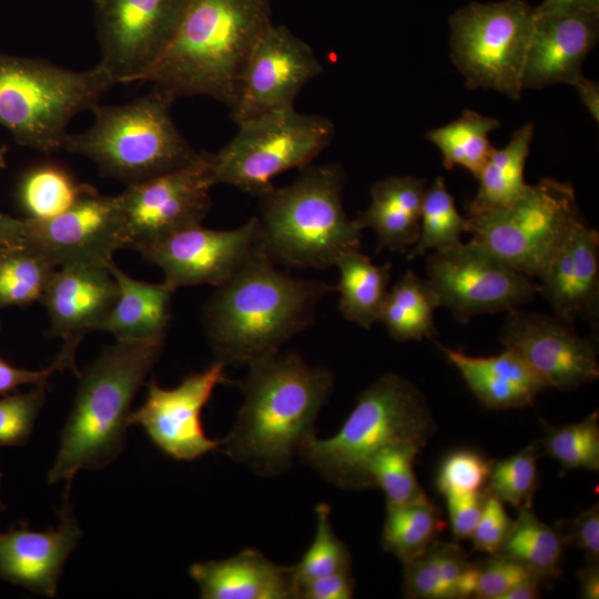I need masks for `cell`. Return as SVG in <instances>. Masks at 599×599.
<instances>
[{"label": "cell", "instance_id": "cell-37", "mask_svg": "<svg viewBox=\"0 0 599 599\" xmlns=\"http://www.w3.org/2000/svg\"><path fill=\"white\" fill-rule=\"evenodd\" d=\"M420 447L409 444L388 446L367 466L372 488L384 493L387 506H403L429 500L414 473L413 463Z\"/></svg>", "mask_w": 599, "mask_h": 599}, {"label": "cell", "instance_id": "cell-24", "mask_svg": "<svg viewBox=\"0 0 599 599\" xmlns=\"http://www.w3.org/2000/svg\"><path fill=\"white\" fill-rule=\"evenodd\" d=\"M203 599H296L293 566H280L257 549L193 564L190 569Z\"/></svg>", "mask_w": 599, "mask_h": 599}, {"label": "cell", "instance_id": "cell-32", "mask_svg": "<svg viewBox=\"0 0 599 599\" xmlns=\"http://www.w3.org/2000/svg\"><path fill=\"white\" fill-rule=\"evenodd\" d=\"M499 126L500 122L495 118L464 110L456 120L428 131L426 139L437 146L447 170L460 166L477 179L496 149L489 133Z\"/></svg>", "mask_w": 599, "mask_h": 599}, {"label": "cell", "instance_id": "cell-13", "mask_svg": "<svg viewBox=\"0 0 599 599\" xmlns=\"http://www.w3.org/2000/svg\"><path fill=\"white\" fill-rule=\"evenodd\" d=\"M190 0H95L100 64L115 84L142 80L172 42Z\"/></svg>", "mask_w": 599, "mask_h": 599}, {"label": "cell", "instance_id": "cell-31", "mask_svg": "<svg viewBox=\"0 0 599 599\" xmlns=\"http://www.w3.org/2000/svg\"><path fill=\"white\" fill-rule=\"evenodd\" d=\"M518 510L497 555L524 566L542 580L559 577L565 547L561 530L541 521L531 507Z\"/></svg>", "mask_w": 599, "mask_h": 599}, {"label": "cell", "instance_id": "cell-17", "mask_svg": "<svg viewBox=\"0 0 599 599\" xmlns=\"http://www.w3.org/2000/svg\"><path fill=\"white\" fill-rule=\"evenodd\" d=\"M257 219L219 231L194 225L167 235L140 253L158 265L164 282L175 292L191 285L219 286L227 281L256 247Z\"/></svg>", "mask_w": 599, "mask_h": 599}, {"label": "cell", "instance_id": "cell-10", "mask_svg": "<svg viewBox=\"0 0 599 599\" xmlns=\"http://www.w3.org/2000/svg\"><path fill=\"white\" fill-rule=\"evenodd\" d=\"M471 241L538 278L585 219L571 184L545 177L512 203L466 215Z\"/></svg>", "mask_w": 599, "mask_h": 599}, {"label": "cell", "instance_id": "cell-41", "mask_svg": "<svg viewBox=\"0 0 599 599\" xmlns=\"http://www.w3.org/2000/svg\"><path fill=\"white\" fill-rule=\"evenodd\" d=\"M45 396L47 384H42L27 393L0 397V446H20L29 440Z\"/></svg>", "mask_w": 599, "mask_h": 599}, {"label": "cell", "instance_id": "cell-42", "mask_svg": "<svg viewBox=\"0 0 599 599\" xmlns=\"http://www.w3.org/2000/svg\"><path fill=\"white\" fill-rule=\"evenodd\" d=\"M493 461L471 449H459L441 461L436 485L444 495L477 493L484 490Z\"/></svg>", "mask_w": 599, "mask_h": 599}, {"label": "cell", "instance_id": "cell-48", "mask_svg": "<svg viewBox=\"0 0 599 599\" xmlns=\"http://www.w3.org/2000/svg\"><path fill=\"white\" fill-rule=\"evenodd\" d=\"M355 581L352 570L303 582L297 588L301 599H351L354 597Z\"/></svg>", "mask_w": 599, "mask_h": 599}, {"label": "cell", "instance_id": "cell-23", "mask_svg": "<svg viewBox=\"0 0 599 599\" xmlns=\"http://www.w3.org/2000/svg\"><path fill=\"white\" fill-rule=\"evenodd\" d=\"M541 294L559 318L597 319L599 303V233L586 221L537 278Z\"/></svg>", "mask_w": 599, "mask_h": 599}, {"label": "cell", "instance_id": "cell-18", "mask_svg": "<svg viewBox=\"0 0 599 599\" xmlns=\"http://www.w3.org/2000/svg\"><path fill=\"white\" fill-rule=\"evenodd\" d=\"M556 315L520 308L507 313L499 339L515 349L547 387L571 390L599 377L597 349Z\"/></svg>", "mask_w": 599, "mask_h": 599}, {"label": "cell", "instance_id": "cell-35", "mask_svg": "<svg viewBox=\"0 0 599 599\" xmlns=\"http://www.w3.org/2000/svg\"><path fill=\"white\" fill-rule=\"evenodd\" d=\"M57 267L44 254L28 245L1 251L0 308L40 301Z\"/></svg>", "mask_w": 599, "mask_h": 599}, {"label": "cell", "instance_id": "cell-40", "mask_svg": "<svg viewBox=\"0 0 599 599\" xmlns=\"http://www.w3.org/2000/svg\"><path fill=\"white\" fill-rule=\"evenodd\" d=\"M315 512V537L301 560L293 565L297 588L315 578L352 570L349 550L333 531L329 506L325 502L318 504Z\"/></svg>", "mask_w": 599, "mask_h": 599}, {"label": "cell", "instance_id": "cell-3", "mask_svg": "<svg viewBox=\"0 0 599 599\" xmlns=\"http://www.w3.org/2000/svg\"><path fill=\"white\" fill-rule=\"evenodd\" d=\"M272 23L270 0H190L172 42L141 82L173 100L205 95L231 110L247 57Z\"/></svg>", "mask_w": 599, "mask_h": 599}, {"label": "cell", "instance_id": "cell-53", "mask_svg": "<svg viewBox=\"0 0 599 599\" xmlns=\"http://www.w3.org/2000/svg\"><path fill=\"white\" fill-rule=\"evenodd\" d=\"M580 595L585 599L599 598V562L587 561L577 572Z\"/></svg>", "mask_w": 599, "mask_h": 599}, {"label": "cell", "instance_id": "cell-11", "mask_svg": "<svg viewBox=\"0 0 599 599\" xmlns=\"http://www.w3.org/2000/svg\"><path fill=\"white\" fill-rule=\"evenodd\" d=\"M526 0L469 2L449 18L451 61L468 89H490L518 101L535 29Z\"/></svg>", "mask_w": 599, "mask_h": 599}, {"label": "cell", "instance_id": "cell-51", "mask_svg": "<svg viewBox=\"0 0 599 599\" xmlns=\"http://www.w3.org/2000/svg\"><path fill=\"white\" fill-rule=\"evenodd\" d=\"M27 245L26 219H14L0 212V252Z\"/></svg>", "mask_w": 599, "mask_h": 599}, {"label": "cell", "instance_id": "cell-55", "mask_svg": "<svg viewBox=\"0 0 599 599\" xmlns=\"http://www.w3.org/2000/svg\"><path fill=\"white\" fill-rule=\"evenodd\" d=\"M4 149H0V170L6 166V160H4Z\"/></svg>", "mask_w": 599, "mask_h": 599}, {"label": "cell", "instance_id": "cell-16", "mask_svg": "<svg viewBox=\"0 0 599 599\" xmlns=\"http://www.w3.org/2000/svg\"><path fill=\"white\" fill-rule=\"evenodd\" d=\"M224 367L225 364L216 361L173 388H163L151 380L145 400L131 412L129 425H140L152 443L175 460L191 461L217 449L221 439L206 436L201 415L214 388L227 382Z\"/></svg>", "mask_w": 599, "mask_h": 599}, {"label": "cell", "instance_id": "cell-36", "mask_svg": "<svg viewBox=\"0 0 599 599\" xmlns=\"http://www.w3.org/2000/svg\"><path fill=\"white\" fill-rule=\"evenodd\" d=\"M465 232L466 217L458 212L445 180L437 176L425 191L418 240L408 252L407 260L457 244Z\"/></svg>", "mask_w": 599, "mask_h": 599}, {"label": "cell", "instance_id": "cell-8", "mask_svg": "<svg viewBox=\"0 0 599 599\" xmlns=\"http://www.w3.org/2000/svg\"><path fill=\"white\" fill-rule=\"evenodd\" d=\"M115 84L100 65L74 71L45 59L0 52V125L22 146L63 150L68 125Z\"/></svg>", "mask_w": 599, "mask_h": 599}, {"label": "cell", "instance_id": "cell-27", "mask_svg": "<svg viewBox=\"0 0 599 599\" xmlns=\"http://www.w3.org/2000/svg\"><path fill=\"white\" fill-rule=\"evenodd\" d=\"M106 265L119 293L99 331L111 333L116 341L165 339L174 291L164 281L153 284L131 277L113 260Z\"/></svg>", "mask_w": 599, "mask_h": 599}, {"label": "cell", "instance_id": "cell-19", "mask_svg": "<svg viewBox=\"0 0 599 599\" xmlns=\"http://www.w3.org/2000/svg\"><path fill=\"white\" fill-rule=\"evenodd\" d=\"M27 245L57 266L77 262L106 264L124 247L118 195H102L95 187L63 213L47 220L26 219Z\"/></svg>", "mask_w": 599, "mask_h": 599}, {"label": "cell", "instance_id": "cell-4", "mask_svg": "<svg viewBox=\"0 0 599 599\" xmlns=\"http://www.w3.org/2000/svg\"><path fill=\"white\" fill-rule=\"evenodd\" d=\"M164 339L116 341L78 376L71 412L48 474L65 490L82 469H100L123 450L131 405L158 362Z\"/></svg>", "mask_w": 599, "mask_h": 599}, {"label": "cell", "instance_id": "cell-34", "mask_svg": "<svg viewBox=\"0 0 599 599\" xmlns=\"http://www.w3.org/2000/svg\"><path fill=\"white\" fill-rule=\"evenodd\" d=\"M93 186L80 183L63 166L47 162L31 169L22 179L19 201L28 219L47 220L71 207Z\"/></svg>", "mask_w": 599, "mask_h": 599}, {"label": "cell", "instance_id": "cell-25", "mask_svg": "<svg viewBox=\"0 0 599 599\" xmlns=\"http://www.w3.org/2000/svg\"><path fill=\"white\" fill-rule=\"evenodd\" d=\"M438 347L456 367L469 390L489 409L531 405L546 383L512 348L494 356L476 357L443 344Z\"/></svg>", "mask_w": 599, "mask_h": 599}, {"label": "cell", "instance_id": "cell-52", "mask_svg": "<svg viewBox=\"0 0 599 599\" xmlns=\"http://www.w3.org/2000/svg\"><path fill=\"white\" fill-rule=\"evenodd\" d=\"M570 85H572L582 102L587 108L592 119L599 122V85L598 82L590 80L582 74L578 77Z\"/></svg>", "mask_w": 599, "mask_h": 599}, {"label": "cell", "instance_id": "cell-38", "mask_svg": "<svg viewBox=\"0 0 599 599\" xmlns=\"http://www.w3.org/2000/svg\"><path fill=\"white\" fill-rule=\"evenodd\" d=\"M542 447L562 470H599V412L575 424L552 426L544 423Z\"/></svg>", "mask_w": 599, "mask_h": 599}, {"label": "cell", "instance_id": "cell-49", "mask_svg": "<svg viewBox=\"0 0 599 599\" xmlns=\"http://www.w3.org/2000/svg\"><path fill=\"white\" fill-rule=\"evenodd\" d=\"M61 370H64V367L57 358L42 369H27L16 367L0 357V395H7L21 385L47 384L53 373Z\"/></svg>", "mask_w": 599, "mask_h": 599}, {"label": "cell", "instance_id": "cell-50", "mask_svg": "<svg viewBox=\"0 0 599 599\" xmlns=\"http://www.w3.org/2000/svg\"><path fill=\"white\" fill-rule=\"evenodd\" d=\"M537 16L582 12L599 14V0H542L535 7Z\"/></svg>", "mask_w": 599, "mask_h": 599}, {"label": "cell", "instance_id": "cell-54", "mask_svg": "<svg viewBox=\"0 0 599 599\" xmlns=\"http://www.w3.org/2000/svg\"><path fill=\"white\" fill-rule=\"evenodd\" d=\"M542 579L530 578L511 587L500 599H537L541 597L540 586Z\"/></svg>", "mask_w": 599, "mask_h": 599}, {"label": "cell", "instance_id": "cell-6", "mask_svg": "<svg viewBox=\"0 0 599 599\" xmlns=\"http://www.w3.org/2000/svg\"><path fill=\"white\" fill-rule=\"evenodd\" d=\"M435 423L424 394L408 379L387 373L364 389L341 429L326 439L309 436L298 457L342 489L372 488L367 466L382 449L427 444Z\"/></svg>", "mask_w": 599, "mask_h": 599}, {"label": "cell", "instance_id": "cell-56", "mask_svg": "<svg viewBox=\"0 0 599 599\" xmlns=\"http://www.w3.org/2000/svg\"><path fill=\"white\" fill-rule=\"evenodd\" d=\"M92 3L95 1V0H90Z\"/></svg>", "mask_w": 599, "mask_h": 599}, {"label": "cell", "instance_id": "cell-15", "mask_svg": "<svg viewBox=\"0 0 599 599\" xmlns=\"http://www.w3.org/2000/svg\"><path fill=\"white\" fill-rule=\"evenodd\" d=\"M323 73L313 48L287 27L271 24L256 41L240 75L231 115L236 124L290 108Z\"/></svg>", "mask_w": 599, "mask_h": 599}, {"label": "cell", "instance_id": "cell-12", "mask_svg": "<svg viewBox=\"0 0 599 599\" xmlns=\"http://www.w3.org/2000/svg\"><path fill=\"white\" fill-rule=\"evenodd\" d=\"M426 272L440 306L460 323L520 308L538 294L534 278L471 240L433 251Z\"/></svg>", "mask_w": 599, "mask_h": 599}, {"label": "cell", "instance_id": "cell-20", "mask_svg": "<svg viewBox=\"0 0 599 599\" xmlns=\"http://www.w3.org/2000/svg\"><path fill=\"white\" fill-rule=\"evenodd\" d=\"M118 293L106 264L77 262L58 266L40 298L50 321L49 336L62 339L55 358L77 376V348L89 332L99 331Z\"/></svg>", "mask_w": 599, "mask_h": 599}, {"label": "cell", "instance_id": "cell-43", "mask_svg": "<svg viewBox=\"0 0 599 599\" xmlns=\"http://www.w3.org/2000/svg\"><path fill=\"white\" fill-rule=\"evenodd\" d=\"M404 595L414 599H445L440 567V540L404 564Z\"/></svg>", "mask_w": 599, "mask_h": 599}, {"label": "cell", "instance_id": "cell-14", "mask_svg": "<svg viewBox=\"0 0 599 599\" xmlns=\"http://www.w3.org/2000/svg\"><path fill=\"white\" fill-rule=\"evenodd\" d=\"M210 152L187 165L126 185L118 194L124 247L140 252L181 230L202 224L211 210Z\"/></svg>", "mask_w": 599, "mask_h": 599}, {"label": "cell", "instance_id": "cell-46", "mask_svg": "<svg viewBox=\"0 0 599 599\" xmlns=\"http://www.w3.org/2000/svg\"><path fill=\"white\" fill-rule=\"evenodd\" d=\"M445 498L455 539L470 538L484 508L485 491L448 494Z\"/></svg>", "mask_w": 599, "mask_h": 599}, {"label": "cell", "instance_id": "cell-47", "mask_svg": "<svg viewBox=\"0 0 599 599\" xmlns=\"http://www.w3.org/2000/svg\"><path fill=\"white\" fill-rule=\"evenodd\" d=\"M565 545H570L585 552L587 561L599 562V506L593 504L580 512L561 531Z\"/></svg>", "mask_w": 599, "mask_h": 599}, {"label": "cell", "instance_id": "cell-39", "mask_svg": "<svg viewBox=\"0 0 599 599\" xmlns=\"http://www.w3.org/2000/svg\"><path fill=\"white\" fill-rule=\"evenodd\" d=\"M538 448L530 444L520 451L495 461L484 491L515 508L531 507L538 484Z\"/></svg>", "mask_w": 599, "mask_h": 599}, {"label": "cell", "instance_id": "cell-21", "mask_svg": "<svg viewBox=\"0 0 599 599\" xmlns=\"http://www.w3.org/2000/svg\"><path fill=\"white\" fill-rule=\"evenodd\" d=\"M59 524L43 531L27 524L0 531V578L34 593L54 597L63 566L82 531L68 491L58 511Z\"/></svg>", "mask_w": 599, "mask_h": 599}, {"label": "cell", "instance_id": "cell-26", "mask_svg": "<svg viewBox=\"0 0 599 599\" xmlns=\"http://www.w3.org/2000/svg\"><path fill=\"white\" fill-rule=\"evenodd\" d=\"M426 181L412 175H393L370 187V203L354 219L363 231L372 229L377 251L384 247L405 253L418 240Z\"/></svg>", "mask_w": 599, "mask_h": 599}, {"label": "cell", "instance_id": "cell-2", "mask_svg": "<svg viewBox=\"0 0 599 599\" xmlns=\"http://www.w3.org/2000/svg\"><path fill=\"white\" fill-rule=\"evenodd\" d=\"M247 366L237 383L244 400L221 446L255 473L277 475L292 466L302 444L315 434V420L333 389V374L291 351Z\"/></svg>", "mask_w": 599, "mask_h": 599}, {"label": "cell", "instance_id": "cell-44", "mask_svg": "<svg viewBox=\"0 0 599 599\" xmlns=\"http://www.w3.org/2000/svg\"><path fill=\"white\" fill-rule=\"evenodd\" d=\"M476 564L478 581L474 598L500 599L506 591L520 581L540 578L524 566L499 555L489 556Z\"/></svg>", "mask_w": 599, "mask_h": 599}, {"label": "cell", "instance_id": "cell-45", "mask_svg": "<svg viewBox=\"0 0 599 599\" xmlns=\"http://www.w3.org/2000/svg\"><path fill=\"white\" fill-rule=\"evenodd\" d=\"M511 525L512 520L505 510L504 502L486 494L480 518L470 536L474 550L488 556L497 555Z\"/></svg>", "mask_w": 599, "mask_h": 599}, {"label": "cell", "instance_id": "cell-30", "mask_svg": "<svg viewBox=\"0 0 599 599\" xmlns=\"http://www.w3.org/2000/svg\"><path fill=\"white\" fill-rule=\"evenodd\" d=\"M439 306L430 282L407 270L388 290L378 322L398 342L432 338L437 334L434 316Z\"/></svg>", "mask_w": 599, "mask_h": 599}, {"label": "cell", "instance_id": "cell-22", "mask_svg": "<svg viewBox=\"0 0 599 599\" xmlns=\"http://www.w3.org/2000/svg\"><path fill=\"white\" fill-rule=\"evenodd\" d=\"M599 14L571 12L537 16L528 51L524 89L571 84L597 44Z\"/></svg>", "mask_w": 599, "mask_h": 599}, {"label": "cell", "instance_id": "cell-5", "mask_svg": "<svg viewBox=\"0 0 599 599\" xmlns=\"http://www.w3.org/2000/svg\"><path fill=\"white\" fill-rule=\"evenodd\" d=\"M345 177L339 164L308 165L291 184L258 197L256 244L272 262L326 270L359 250L362 231L343 206Z\"/></svg>", "mask_w": 599, "mask_h": 599}, {"label": "cell", "instance_id": "cell-28", "mask_svg": "<svg viewBox=\"0 0 599 599\" xmlns=\"http://www.w3.org/2000/svg\"><path fill=\"white\" fill-rule=\"evenodd\" d=\"M534 134L535 125L526 123L504 148L494 150L477 177L479 187L467 204L466 215L506 206L527 191L525 166Z\"/></svg>", "mask_w": 599, "mask_h": 599}, {"label": "cell", "instance_id": "cell-7", "mask_svg": "<svg viewBox=\"0 0 599 599\" xmlns=\"http://www.w3.org/2000/svg\"><path fill=\"white\" fill-rule=\"evenodd\" d=\"M173 100L153 88L123 104L95 103L93 124L69 133L63 150L95 163L103 176L126 185L181 169L199 154L171 116Z\"/></svg>", "mask_w": 599, "mask_h": 599}, {"label": "cell", "instance_id": "cell-29", "mask_svg": "<svg viewBox=\"0 0 599 599\" xmlns=\"http://www.w3.org/2000/svg\"><path fill=\"white\" fill-rule=\"evenodd\" d=\"M339 271L336 286L344 318L369 329L379 321L392 276V263L376 265L358 250L342 254L335 262Z\"/></svg>", "mask_w": 599, "mask_h": 599}, {"label": "cell", "instance_id": "cell-1", "mask_svg": "<svg viewBox=\"0 0 599 599\" xmlns=\"http://www.w3.org/2000/svg\"><path fill=\"white\" fill-rule=\"evenodd\" d=\"M333 290L325 282L282 272L256 244L202 308L216 361L248 365L281 351L314 323L319 302Z\"/></svg>", "mask_w": 599, "mask_h": 599}, {"label": "cell", "instance_id": "cell-33", "mask_svg": "<svg viewBox=\"0 0 599 599\" xmlns=\"http://www.w3.org/2000/svg\"><path fill=\"white\" fill-rule=\"evenodd\" d=\"M445 526L440 510L429 500L387 506L380 544L404 565L428 549Z\"/></svg>", "mask_w": 599, "mask_h": 599}, {"label": "cell", "instance_id": "cell-9", "mask_svg": "<svg viewBox=\"0 0 599 599\" xmlns=\"http://www.w3.org/2000/svg\"><path fill=\"white\" fill-rule=\"evenodd\" d=\"M238 125L236 134L212 153L210 183L226 184L255 197L274 185L272 180L292 170H303L332 142L334 123L319 114L290 108Z\"/></svg>", "mask_w": 599, "mask_h": 599}]
</instances>
